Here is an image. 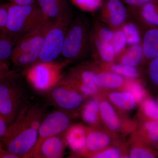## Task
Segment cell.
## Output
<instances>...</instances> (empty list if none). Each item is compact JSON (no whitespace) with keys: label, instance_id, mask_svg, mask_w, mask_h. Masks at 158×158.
Returning <instances> with one entry per match:
<instances>
[{"label":"cell","instance_id":"cell-1","mask_svg":"<svg viewBox=\"0 0 158 158\" xmlns=\"http://www.w3.org/2000/svg\"><path fill=\"white\" fill-rule=\"evenodd\" d=\"M6 6V25L1 33L9 38L15 46L27 34L47 23L37 4L18 5L9 3Z\"/></svg>","mask_w":158,"mask_h":158},{"label":"cell","instance_id":"cell-2","mask_svg":"<svg viewBox=\"0 0 158 158\" xmlns=\"http://www.w3.org/2000/svg\"><path fill=\"white\" fill-rule=\"evenodd\" d=\"M25 106L15 121L9 125L6 136L0 143L19 158H30L37 143L39 129L26 116Z\"/></svg>","mask_w":158,"mask_h":158},{"label":"cell","instance_id":"cell-3","mask_svg":"<svg viewBox=\"0 0 158 158\" xmlns=\"http://www.w3.org/2000/svg\"><path fill=\"white\" fill-rule=\"evenodd\" d=\"M26 105V92L20 75L11 71L0 79V114L13 123Z\"/></svg>","mask_w":158,"mask_h":158},{"label":"cell","instance_id":"cell-4","mask_svg":"<svg viewBox=\"0 0 158 158\" xmlns=\"http://www.w3.org/2000/svg\"><path fill=\"white\" fill-rule=\"evenodd\" d=\"M90 26L81 15L73 18L65 34L61 56L73 62L85 58L90 53Z\"/></svg>","mask_w":158,"mask_h":158},{"label":"cell","instance_id":"cell-5","mask_svg":"<svg viewBox=\"0 0 158 158\" xmlns=\"http://www.w3.org/2000/svg\"><path fill=\"white\" fill-rule=\"evenodd\" d=\"M70 62L68 60L36 62L24 68L23 75L35 91L46 94L60 83L63 69Z\"/></svg>","mask_w":158,"mask_h":158},{"label":"cell","instance_id":"cell-6","mask_svg":"<svg viewBox=\"0 0 158 158\" xmlns=\"http://www.w3.org/2000/svg\"><path fill=\"white\" fill-rule=\"evenodd\" d=\"M73 18L69 7L59 19L51 25L45 34L36 62H53L61 56L65 34Z\"/></svg>","mask_w":158,"mask_h":158},{"label":"cell","instance_id":"cell-7","mask_svg":"<svg viewBox=\"0 0 158 158\" xmlns=\"http://www.w3.org/2000/svg\"><path fill=\"white\" fill-rule=\"evenodd\" d=\"M51 24H44L20 40L15 46L11 56L14 65L25 68L37 62L45 34Z\"/></svg>","mask_w":158,"mask_h":158},{"label":"cell","instance_id":"cell-8","mask_svg":"<svg viewBox=\"0 0 158 158\" xmlns=\"http://www.w3.org/2000/svg\"><path fill=\"white\" fill-rule=\"evenodd\" d=\"M95 63L85 62L71 68L61 81L78 90L88 98H100L104 91L97 87L94 82Z\"/></svg>","mask_w":158,"mask_h":158},{"label":"cell","instance_id":"cell-9","mask_svg":"<svg viewBox=\"0 0 158 158\" xmlns=\"http://www.w3.org/2000/svg\"><path fill=\"white\" fill-rule=\"evenodd\" d=\"M99 112L102 124L111 131L125 136L137 129V120L116 110L104 96L100 99Z\"/></svg>","mask_w":158,"mask_h":158},{"label":"cell","instance_id":"cell-10","mask_svg":"<svg viewBox=\"0 0 158 158\" xmlns=\"http://www.w3.org/2000/svg\"><path fill=\"white\" fill-rule=\"evenodd\" d=\"M46 94L48 100L59 110L75 115L89 98L62 81Z\"/></svg>","mask_w":158,"mask_h":158},{"label":"cell","instance_id":"cell-11","mask_svg":"<svg viewBox=\"0 0 158 158\" xmlns=\"http://www.w3.org/2000/svg\"><path fill=\"white\" fill-rule=\"evenodd\" d=\"M75 115L73 113L59 110L51 112L44 117L38 130L37 143L30 158L44 139L65 133L71 125L73 118Z\"/></svg>","mask_w":158,"mask_h":158},{"label":"cell","instance_id":"cell-12","mask_svg":"<svg viewBox=\"0 0 158 158\" xmlns=\"http://www.w3.org/2000/svg\"><path fill=\"white\" fill-rule=\"evenodd\" d=\"M124 136L101 127L87 126L85 158L113 145L127 143Z\"/></svg>","mask_w":158,"mask_h":158},{"label":"cell","instance_id":"cell-13","mask_svg":"<svg viewBox=\"0 0 158 158\" xmlns=\"http://www.w3.org/2000/svg\"><path fill=\"white\" fill-rule=\"evenodd\" d=\"M98 19L113 31L120 29L129 19L127 6L121 0H103Z\"/></svg>","mask_w":158,"mask_h":158},{"label":"cell","instance_id":"cell-14","mask_svg":"<svg viewBox=\"0 0 158 158\" xmlns=\"http://www.w3.org/2000/svg\"><path fill=\"white\" fill-rule=\"evenodd\" d=\"M127 7L129 17L144 30L158 27V2L137 7Z\"/></svg>","mask_w":158,"mask_h":158},{"label":"cell","instance_id":"cell-15","mask_svg":"<svg viewBox=\"0 0 158 158\" xmlns=\"http://www.w3.org/2000/svg\"><path fill=\"white\" fill-rule=\"evenodd\" d=\"M67 147L64 133L44 139L39 144L31 158H60L65 154Z\"/></svg>","mask_w":158,"mask_h":158},{"label":"cell","instance_id":"cell-16","mask_svg":"<svg viewBox=\"0 0 158 158\" xmlns=\"http://www.w3.org/2000/svg\"><path fill=\"white\" fill-rule=\"evenodd\" d=\"M87 126L71 125L64 133L67 147L74 156L84 157L86 150Z\"/></svg>","mask_w":158,"mask_h":158},{"label":"cell","instance_id":"cell-17","mask_svg":"<svg viewBox=\"0 0 158 158\" xmlns=\"http://www.w3.org/2000/svg\"><path fill=\"white\" fill-rule=\"evenodd\" d=\"M95 63L94 82L98 88L104 92L123 90L126 78L112 72L103 70Z\"/></svg>","mask_w":158,"mask_h":158},{"label":"cell","instance_id":"cell-18","mask_svg":"<svg viewBox=\"0 0 158 158\" xmlns=\"http://www.w3.org/2000/svg\"><path fill=\"white\" fill-rule=\"evenodd\" d=\"M47 23L52 24L59 19L69 7L68 0H36Z\"/></svg>","mask_w":158,"mask_h":158},{"label":"cell","instance_id":"cell-19","mask_svg":"<svg viewBox=\"0 0 158 158\" xmlns=\"http://www.w3.org/2000/svg\"><path fill=\"white\" fill-rule=\"evenodd\" d=\"M104 97L116 110L125 114L132 111L138 105L134 95L124 90L107 91Z\"/></svg>","mask_w":158,"mask_h":158},{"label":"cell","instance_id":"cell-20","mask_svg":"<svg viewBox=\"0 0 158 158\" xmlns=\"http://www.w3.org/2000/svg\"><path fill=\"white\" fill-rule=\"evenodd\" d=\"M90 53L94 61L99 65L110 64L116 61V53L110 43L90 38Z\"/></svg>","mask_w":158,"mask_h":158},{"label":"cell","instance_id":"cell-21","mask_svg":"<svg viewBox=\"0 0 158 158\" xmlns=\"http://www.w3.org/2000/svg\"><path fill=\"white\" fill-rule=\"evenodd\" d=\"M130 135V139L128 141L129 158L158 157V152L138 135L136 131Z\"/></svg>","mask_w":158,"mask_h":158},{"label":"cell","instance_id":"cell-22","mask_svg":"<svg viewBox=\"0 0 158 158\" xmlns=\"http://www.w3.org/2000/svg\"><path fill=\"white\" fill-rule=\"evenodd\" d=\"M144 65L158 56V27L143 30L141 42Z\"/></svg>","mask_w":158,"mask_h":158},{"label":"cell","instance_id":"cell-23","mask_svg":"<svg viewBox=\"0 0 158 158\" xmlns=\"http://www.w3.org/2000/svg\"><path fill=\"white\" fill-rule=\"evenodd\" d=\"M101 98L93 97L88 99L80 110L81 118L88 125L87 126L98 127L102 125L99 112Z\"/></svg>","mask_w":158,"mask_h":158},{"label":"cell","instance_id":"cell-24","mask_svg":"<svg viewBox=\"0 0 158 158\" xmlns=\"http://www.w3.org/2000/svg\"><path fill=\"white\" fill-rule=\"evenodd\" d=\"M116 62L139 68L144 65L141 44L127 47L117 57Z\"/></svg>","mask_w":158,"mask_h":158},{"label":"cell","instance_id":"cell-25","mask_svg":"<svg viewBox=\"0 0 158 158\" xmlns=\"http://www.w3.org/2000/svg\"><path fill=\"white\" fill-rule=\"evenodd\" d=\"M136 131L145 142L155 147L158 144V120L139 118Z\"/></svg>","mask_w":158,"mask_h":158},{"label":"cell","instance_id":"cell-26","mask_svg":"<svg viewBox=\"0 0 158 158\" xmlns=\"http://www.w3.org/2000/svg\"><path fill=\"white\" fill-rule=\"evenodd\" d=\"M97 65L102 69L112 72L123 77L125 78L132 79L141 78V69L137 67L123 65L116 62L106 65L98 64Z\"/></svg>","mask_w":158,"mask_h":158},{"label":"cell","instance_id":"cell-27","mask_svg":"<svg viewBox=\"0 0 158 158\" xmlns=\"http://www.w3.org/2000/svg\"><path fill=\"white\" fill-rule=\"evenodd\" d=\"M120 29L126 38L127 45L141 44L143 29L134 20L129 17Z\"/></svg>","mask_w":158,"mask_h":158},{"label":"cell","instance_id":"cell-28","mask_svg":"<svg viewBox=\"0 0 158 158\" xmlns=\"http://www.w3.org/2000/svg\"><path fill=\"white\" fill-rule=\"evenodd\" d=\"M123 90L128 91L134 95L139 105L142 101L149 96L144 83L141 78L127 79Z\"/></svg>","mask_w":158,"mask_h":158},{"label":"cell","instance_id":"cell-29","mask_svg":"<svg viewBox=\"0 0 158 158\" xmlns=\"http://www.w3.org/2000/svg\"><path fill=\"white\" fill-rule=\"evenodd\" d=\"M90 158H129L128 142L119 145H113L89 156Z\"/></svg>","mask_w":158,"mask_h":158},{"label":"cell","instance_id":"cell-30","mask_svg":"<svg viewBox=\"0 0 158 158\" xmlns=\"http://www.w3.org/2000/svg\"><path fill=\"white\" fill-rule=\"evenodd\" d=\"M113 36V31L101 22L98 19L93 22L90 26V37L104 41L110 43Z\"/></svg>","mask_w":158,"mask_h":158},{"label":"cell","instance_id":"cell-31","mask_svg":"<svg viewBox=\"0 0 158 158\" xmlns=\"http://www.w3.org/2000/svg\"><path fill=\"white\" fill-rule=\"evenodd\" d=\"M138 118L158 120V103L148 96L140 103Z\"/></svg>","mask_w":158,"mask_h":158},{"label":"cell","instance_id":"cell-32","mask_svg":"<svg viewBox=\"0 0 158 158\" xmlns=\"http://www.w3.org/2000/svg\"><path fill=\"white\" fill-rule=\"evenodd\" d=\"M15 47L11 40L0 33V62H8L11 59Z\"/></svg>","mask_w":158,"mask_h":158},{"label":"cell","instance_id":"cell-33","mask_svg":"<svg viewBox=\"0 0 158 158\" xmlns=\"http://www.w3.org/2000/svg\"><path fill=\"white\" fill-rule=\"evenodd\" d=\"M110 43L114 49L117 58L127 46L126 38L121 29L113 31V36Z\"/></svg>","mask_w":158,"mask_h":158},{"label":"cell","instance_id":"cell-34","mask_svg":"<svg viewBox=\"0 0 158 158\" xmlns=\"http://www.w3.org/2000/svg\"><path fill=\"white\" fill-rule=\"evenodd\" d=\"M103 0H70L78 9L87 12H94L98 11Z\"/></svg>","mask_w":158,"mask_h":158},{"label":"cell","instance_id":"cell-35","mask_svg":"<svg viewBox=\"0 0 158 158\" xmlns=\"http://www.w3.org/2000/svg\"><path fill=\"white\" fill-rule=\"evenodd\" d=\"M145 74L147 79L153 85L158 87V56L146 64Z\"/></svg>","mask_w":158,"mask_h":158},{"label":"cell","instance_id":"cell-36","mask_svg":"<svg viewBox=\"0 0 158 158\" xmlns=\"http://www.w3.org/2000/svg\"><path fill=\"white\" fill-rule=\"evenodd\" d=\"M128 7H139L153 2H158V0H121Z\"/></svg>","mask_w":158,"mask_h":158},{"label":"cell","instance_id":"cell-37","mask_svg":"<svg viewBox=\"0 0 158 158\" xmlns=\"http://www.w3.org/2000/svg\"><path fill=\"white\" fill-rule=\"evenodd\" d=\"M7 8L6 4H0V33L6 26L7 19Z\"/></svg>","mask_w":158,"mask_h":158},{"label":"cell","instance_id":"cell-38","mask_svg":"<svg viewBox=\"0 0 158 158\" xmlns=\"http://www.w3.org/2000/svg\"><path fill=\"white\" fill-rule=\"evenodd\" d=\"M9 125L6 119L0 114V143L6 136Z\"/></svg>","mask_w":158,"mask_h":158},{"label":"cell","instance_id":"cell-39","mask_svg":"<svg viewBox=\"0 0 158 158\" xmlns=\"http://www.w3.org/2000/svg\"><path fill=\"white\" fill-rule=\"evenodd\" d=\"M0 158H19L6 149L2 144L0 143Z\"/></svg>","mask_w":158,"mask_h":158},{"label":"cell","instance_id":"cell-40","mask_svg":"<svg viewBox=\"0 0 158 158\" xmlns=\"http://www.w3.org/2000/svg\"><path fill=\"white\" fill-rule=\"evenodd\" d=\"M10 71L9 62H0V79L5 76Z\"/></svg>","mask_w":158,"mask_h":158},{"label":"cell","instance_id":"cell-41","mask_svg":"<svg viewBox=\"0 0 158 158\" xmlns=\"http://www.w3.org/2000/svg\"><path fill=\"white\" fill-rule=\"evenodd\" d=\"M12 4L18 5H32L36 4V0H9Z\"/></svg>","mask_w":158,"mask_h":158},{"label":"cell","instance_id":"cell-42","mask_svg":"<svg viewBox=\"0 0 158 158\" xmlns=\"http://www.w3.org/2000/svg\"><path fill=\"white\" fill-rule=\"evenodd\" d=\"M154 147H155L156 148V149H157L158 150V144H157Z\"/></svg>","mask_w":158,"mask_h":158},{"label":"cell","instance_id":"cell-43","mask_svg":"<svg viewBox=\"0 0 158 158\" xmlns=\"http://www.w3.org/2000/svg\"></svg>","mask_w":158,"mask_h":158}]
</instances>
